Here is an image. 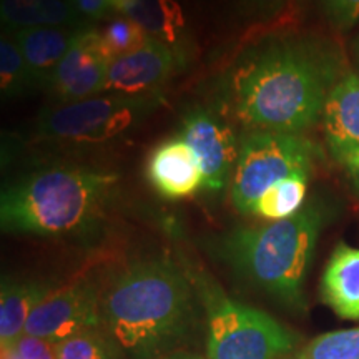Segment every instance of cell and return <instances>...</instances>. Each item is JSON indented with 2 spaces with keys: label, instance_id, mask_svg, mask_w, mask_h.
Returning <instances> with one entry per match:
<instances>
[{
  "label": "cell",
  "instance_id": "1",
  "mask_svg": "<svg viewBox=\"0 0 359 359\" xmlns=\"http://www.w3.org/2000/svg\"><path fill=\"white\" fill-rule=\"evenodd\" d=\"M346 72L326 40L291 32L268 35L233 72V111L248 132L303 135L321 122L327 95Z\"/></svg>",
  "mask_w": 359,
  "mask_h": 359
},
{
  "label": "cell",
  "instance_id": "2",
  "mask_svg": "<svg viewBox=\"0 0 359 359\" xmlns=\"http://www.w3.org/2000/svg\"><path fill=\"white\" fill-rule=\"evenodd\" d=\"M200 303L193 278L172 258L135 259L102 291V327L122 356L163 358L195 331Z\"/></svg>",
  "mask_w": 359,
  "mask_h": 359
},
{
  "label": "cell",
  "instance_id": "3",
  "mask_svg": "<svg viewBox=\"0 0 359 359\" xmlns=\"http://www.w3.org/2000/svg\"><path fill=\"white\" fill-rule=\"evenodd\" d=\"M118 177L85 167L35 170L0 196V226L11 235L70 238L83 235L105 217Z\"/></svg>",
  "mask_w": 359,
  "mask_h": 359
},
{
  "label": "cell",
  "instance_id": "4",
  "mask_svg": "<svg viewBox=\"0 0 359 359\" xmlns=\"http://www.w3.org/2000/svg\"><path fill=\"white\" fill-rule=\"evenodd\" d=\"M326 223V208L309 201L291 218L224 233L215 251L251 286L283 306H306L304 281Z\"/></svg>",
  "mask_w": 359,
  "mask_h": 359
},
{
  "label": "cell",
  "instance_id": "5",
  "mask_svg": "<svg viewBox=\"0 0 359 359\" xmlns=\"http://www.w3.org/2000/svg\"><path fill=\"white\" fill-rule=\"evenodd\" d=\"M206 311V359H280L296 334L268 313L228 298L206 278L195 281Z\"/></svg>",
  "mask_w": 359,
  "mask_h": 359
},
{
  "label": "cell",
  "instance_id": "6",
  "mask_svg": "<svg viewBox=\"0 0 359 359\" xmlns=\"http://www.w3.org/2000/svg\"><path fill=\"white\" fill-rule=\"evenodd\" d=\"M318 143L304 135L253 130L240 138L230 182L231 203L241 215H253L269 188L294 173H311L321 160Z\"/></svg>",
  "mask_w": 359,
  "mask_h": 359
},
{
  "label": "cell",
  "instance_id": "7",
  "mask_svg": "<svg viewBox=\"0 0 359 359\" xmlns=\"http://www.w3.org/2000/svg\"><path fill=\"white\" fill-rule=\"evenodd\" d=\"M161 102L160 92L147 95L105 92L79 102L53 103L40 111L35 132L57 142H107L145 120Z\"/></svg>",
  "mask_w": 359,
  "mask_h": 359
},
{
  "label": "cell",
  "instance_id": "8",
  "mask_svg": "<svg viewBox=\"0 0 359 359\" xmlns=\"http://www.w3.org/2000/svg\"><path fill=\"white\" fill-rule=\"evenodd\" d=\"M102 291L90 280L53 290L30 314L25 334L57 344L70 336L102 327Z\"/></svg>",
  "mask_w": 359,
  "mask_h": 359
},
{
  "label": "cell",
  "instance_id": "9",
  "mask_svg": "<svg viewBox=\"0 0 359 359\" xmlns=\"http://www.w3.org/2000/svg\"><path fill=\"white\" fill-rule=\"evenodd\" d=\"M178 137L195 151L203 170L208 191H222L230 187L238 158L240 138L230 123L208 109H193L183 116Z\"/></svg>",
  "mask_w": 359,
  "mask_h": 359
},
{
  "label": "cell",
  "instance_id": "10",
  "mask_svg": "<svg viewBox=\"0 0 359 359\" xmlns=\"http://www.w3.org/2000/svg\"><path fill=\"white\" fill-rule=\"evenodd\" d=\"M110 64L100 32L85 25L53 72L48 92L55 103L79 102L105 93Z\"/></svg>",
  "mask_w": 359,
  "mask_h": 359
},
{
  "label": "cell",
  "instance_id": "11",
  "mask_svg": "<svg viewBox=\"0 0 359 359\" xmlns=\"http://www.w3.org/2000/svg\"><path fill=\"white\" fill-rule=\"evenodd\" d=\"M185 62V53L150 37L137 52L116 58L110 64L105 92L125 95H147L173 77Z\"/></svg>",
  "mask_w": 359,
  "mask_h": 359
},
{
  "label": "cell",
  "instance_id": "12",
  "mask_svg": "<svg viewBox=\"0 0 359 359\" xmlns=\"http://www.w3.org/2000/svg\"><path fill=\"white\" fill-rule=\"evenodd\" d=\"M145 172L151 188L167 200L188 198L205 185L195 151L180 137L168 138L151 150Z\"/></svg>",
  "mask_w": 359,
  "mask_h": 359
},
{
  "label": "cell",
  "instance_id": "13",
  "mask_svg": "<svg viewBox=\"0 0 359 359\" xmlns=\"http://www.w3.org/2000/svg\"><path fill=\"white\" fill-rule=\"evenodd\" d=\"M323 135L334 160L359 150V74L346 72L327 95L321 116Z\"/></svg>",
  "mask_w": 359,
  "mask_h": 359
},
{
  "label": "cell",
  "instance_id": "14",
  "mask_svg": "<svg viewBox=\"0 0 359 359\" xmlns=\"http://www.w3.org/2000/svg\"><path fill=\"white\" fill-rule=\"evenodd\" d=\"M82 27H34L8 30L29 65L35 88L48 87L52 75Z\"/></svg>",
  "mask_w": 359,
  "mask_h": 359
},
{
  "label": "cell",
  "instance_id": "15",
  "mask_svg": "<svg viewBox=\"0 0 359 359\" xmlns=\"http://www.w3.org/2000/svg\"><path fill=\"white\" fill-rule=\"evenodd\" d=\"M321 299L343 320H359V248L338 243L321 276Z\"/></svg>",
  "mask_w": 359,
  "mask_h": 359
},
{
  "label": "cell",
  "instance_id": "16",
  "mask_svg": "<svg viewBox=\"0 0 359 359\" xmlns=\"http://www.w3.org/2000/svg\"><path fill=\"white\" fill-rule=\"evenodd\" d=\"M53 291L48 283L4 280L0 290V349L2 353L15 348L30 314Z\"/></svg>",
  "mask_w": 359,
  "mask_h": 359
},
{
  "label": "cell",
  "instance_id": "17",
  "mask_svg": "<svg viewBox=\"0 0 359 359\" xmlns=\"http://www.w3.org/2000/svg\"><path fill=\"white\" fill-rule=\"evenodd\" d=\"M0 17L8 30L34 27H85L72 0H2Z\"/></svg>",
  "mask_w": 359,
  "mask_h": 359
},
{
  "label": "cell",
  "instance_id": "18",
  "mask_svg": "<svg viewBox=\"0 0 359 359\" xmlns=\"http://www.w3.org/2000/svg\"><path fill=\"white\" fill-rule=\"evenodd\" d=\"M123 15L137 22L150 37L185 53L187 19L178 0H137Z\"/></svg>",
  "mask_w": 359,
  "mask_h": 359
},
{
  "label": "cell",
  "instance_id": "19",
  "mask_svg": "<svg viewBox=\"0 0 359 359\" xmlns=\"http://www.w3.org/2000/svg\"><path fill=\"white\" fill-rule=\"evenodd\" d=\"M309 175L311 173H294L269 188L255 206V217L268 222H280L298 213L306 200Z\"/></svg>",
  "mask_w": 359,
  "mask_h": 359
},
{
  "label": "cell",
  "instance_id": "20",
  "mask_svg": "<svg viewBox=\"0 0 359 359\" xmlns=\"http://www.w3.org/2000/svg\"><path fill=\"white\" fill-rule=\"evenodd\" d=\"M34 80L30 75L19 45L6 32L0 37V90L6 98H17L34 90Z\"/></svg>",
  "mask_w": 359,
  "mask_h": 359
},
{
  "label": "cell",
  "instance_id": "21",
  "mask_svg": "<svg viewBox=\"0 0 359 359\" xmlns=\"http://www.w3.org/2000/svg\"><path fill=\"white\" fill-rule=\"evenodd\" d=\"M122 353L103 327L70 336L55 344V359H120Z\"/></svg>",
  "mask_w": 359,
  "mask_h": 359
},
{
  "label": "cell",
  "instance_id": "22",
  "mask_svg": "<svg viewBox=\"0 0 359 359\" xmlns=\"http://www.w3.org/2000/svg\"><path fill=\"white\" fill-rule=\"evenodd\" d=\"M98 32H100L103 50L111 62L137 52L150 39V35L137 22L125 15H116L115 19H110Z\"/></svg>",
  "mask_w": 359,
  "mask_h": 359
},
{
  "label": "cell",
  "instance_id": "23",
  "mask_svg": "<svg viewBox=\"0 0 359 359\" xmlns=\"http://www.w3.org/2000/svg\"><path fill=\"white\" fill-rule=\"evenodd\" d=\"M294 359H359V327L318 336Z\"/></svg>",
  "mask_w": 359,
  "mask_h": 359
},
{
  "label": "cell",
  "instance_id": "24",
  "mask_svg": "<svg viewBox=\"0 0 359 359\" xmlns=\"http://www.w3.org/2000/svg\"><path fill=\"white\" fill-rule=\"evenodd\" d=\"M323 19L331 29L346 32L359 22V0H318Z\"/></svg>",
  "mask_w": 359,
  "mask_h": 359
},
{
  "label": "cell",
  "instance_id": "25",
  "mask_svg": "<svg viewBox=\"0 0 359 359\" xmlns=\"http://www.w3.org/2000/svg\"><path fill=\"white\" fill-rule=\"evenodd\" d=\"M296 0H236V11L246 20L269 22L285 15Z\"/></svg>",
  "mask_w": 359,
  "mask_h": 359
},
{
  "label": "cell",
  "instance_id": "26",
  "mask_svg": "<svg viewBox=\"0 0 359 359\" xmlns=\"http://www.w3.org/2000/svg\"><path fill=\"white\" fill-rule=\"evenodd\" d=\"M13 351L22 359H55V344L29 334L22 336Z\"/></svg>",
  "mask_w": 359,
  "mask_h": 359
},
{
  "label": "cell",
  "instance_id": "27",
  "mask_svg": "<svg viewBox=\"0 0 359 359\" xmlns=\"http://www.w3.org/2000/svg\"><path fill=\"white\" fill-rule=\"evenodd\" d=\"M83 20H102L111 11V0H72Z\"/></svg>",
  "mask_w": 359,
  "mask_h": 359
},
{
  "label": "cell",
  "instance_id": "28",
  "mask_svg": "<svg viewBox=\"0 0 359 359\" xmlns=\"http://www.w3.org/2000/svg\"><path fill=\"white\" fill-rule=\"evenodd\" d=\"M135 2H137V0H111V11L118 13V15H123Z\"/></svg>",
  "mask_w": 359,
  "mask_h": 359
},
{
  "label": "cell",
  "instance_id": "29",
  "mask_svg": "<svg viewBox=\"0 0 359 359\" xmlns=\"http://www.w3.org/2000/svg\"><path fill=\"white\" fill-rule=\"evenodd\" d=\"M344 165H346V168L349 170V172L358 175L359 177V150L349 155L348 158L344 160Z\"/></svg>",
  "mask_w": 359,
  "mask_h": 359
},
{
  "label": "cell",
  "instance_id": "30",
  "mask_svg": "<svg viewBox=\"0 0 359 359\" xmlns=\"http://www.w3.org/2000/svg\"><path fill=\"white\" fill-rule=\"evenodd\" d=\"M156 359H201V358L190 353H173V354H168V356L156 358Z\"/></svg>",
  "mask_w": 359,
  "mask_h": 359
},
{
  "label": "cell",
  "instance_id": "31",
  "mask_svg": "<svg viewBox=\"0 0 359 359\" xmlns=\"http://www.w3.org/2000/svg\"><path fill=\"white\" fill-rule=\"evenodd\" d=\"M353 55H354V60H356V65L359 69V35L356 37V40L353 42Z\"/></svg>",
  "mask_w": 359,
  "mask_h": 359
}]
</instances>
